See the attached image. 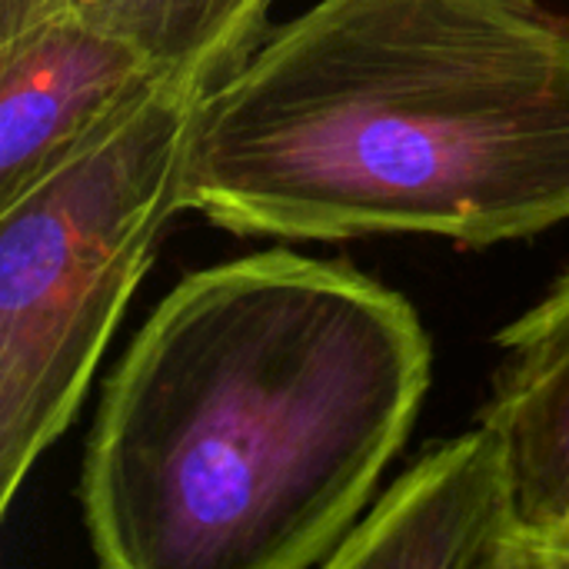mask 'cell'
Instances as JSON below:
<instances>
[{
    "label": "cell",
    "instance_id": "obj_8",
    "mask_svg": "<svg viewBox=\"0 0 569 569\" xmlns=\"http://www.w3.org/2000/svg\"><path fill=\"white\" fill-rule=\"evenodd\" d=\"M67 7V0H0V40L20 33L33 20Z\"/></svg>",
    "mask_w": 569,
    "mask_h": 569
},
{
    "label": "cell",
    "instance_id": "obj_7",
    "mask_svg": "<svg viewBox=\"0 0 569 569\" xmlns=\"http://www.w3.org/2000/svg\"><path fill=\"white\" fill-rule=\"evenodd\" d=\"M117 30L170 80L200 93L220 87L267 37L273 0H67Z\"/></svg>",
    "mask_w": 569,
    "mask_h": 569
},
{
    "label": "cell",
    "instance_id": "obj_1",
    "mask_svg": "<svg viewBox=\"0 0 569 569\" xmlns=\"http://www.w3.org/2000/svg\"><path fill=\"white\" fill-rule=\"evenodd\" d=\"M430 367L407 297L343 260L267 250L183 277L90 430L97 563L327 567L407 443Z\"/></svg>",
    "mask_w": 569,
    "mask_h": 569
},
{
    "label": "cell",
    "instance_id": "obj_5",
    "mask_svg": "<svg viewBox=\"0 0 569 569\" xmlns=\"http://www.w3.org/2000/svg\"><path fill=\"white\" fill-rule=\"evenodd\" d=\"M520 540L500 437L477 427L413 463L327 560L330 569H513Z\"/></svg>",
    "mask_w": 569,
    "mask_h": 569
},
{
    "label": "cell",
    "instance_id": "obj_3",
    "mask_svg": "<svg viewBox=\"0 0 569 569\" xmlns=\"http://www.w3.org/2000/svg\"><path fill=\"white\" fill-rule=\"evenodd\" d=\"M207 93L167 83L0 207V513L70 427L167 220Z\"/></svg>",
    "mask_w": 569,
    "mask_h": 569
},
{
    "label": "cell",
    "instance_id": "obj_2",
    "mask_svg": "<svg viewBox=\"0 0 569 569\" xmlns=\"http://www.w3.org/2000/svg\"><path fill=\"white\" fill-rule=\"evenodd\" d=\"M180 210L240 237L467 247L569 223V10L317 0L200 100Z\"/></svg>",
    "mask_w": 569,
    "mask_h": 569
},
{
    "label": "cell",
    "instance_id": "obj_6",
    "mask_svg": "<svg viewBox=\"0 0 569 569\" xmlns=\"http://www.w3.org/2000/svg\"><path fill=\"white\" fill-rule=\"evenodd\" d=\"M497 343L507 360L480 423L500 437L513 480V569H569V270Z\"/></svg>",
    "mask_w": 569,
    "mask_h": 569
},
{
    "label": "cell",
    "instance_id": "obj_4",
    "mask_svg": "<svg viewBox=\"0 0 569 569\" xmlns=\"http://www.w3.org/2000/svg\"><path fill=\"white\" fill-rule=\"evenodd\" d=\"M170 80L70 3L0 40V207L97 143Z\"/></svg>",
    "mask_w": 569,
    "mask_h": 569
}]
</instances>
